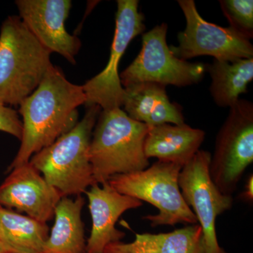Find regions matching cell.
<instances>
[{"label":"cell","mask_w":253,"mask_h":253,"mask_svg":"<svg viewBox=\"0 0 253 253\" xmlns=\"http://www.w3.org/2000/svg\"><path fill=\"white\" fill-rule=\"evenodd\" d=\"M49 234L46 223L0 206V240L12 252L42 253Z\"/></svg>","instance_id":"d6986e66"},{"label":"cell","mask_w":253,"mask_h":253,"mask_svg":"<svg viewBox=\"0 0 253 253\" xmlns=\"http://www.w3.org/2000/svg\"><path fill=\"white\" fill-rule=\"evenodd\" d=\"M0 131L8 133L21 140L23 134V123L18 113L0 103Z\"/></svg>","instance_id":"44dd1931"},{"label":"cell","mask_w":253,"mask_h":253,"mask_svg":"<svg viewBox=\"0 0 253 253\" xmlns=\"http://www.w3.org/2000/svg\"><path fill=\"white\" fill-rule=\"evenodd\" d=\"M116 29L111 54L106 68L83 86L86 107L97 105L101 110L121 108L125 89L121 84L118 67L129 43L146 30L144 15L139 11L137 0H118Z\"/></svg>","instance_id":"ba28073f"},{"label":"cell","mask_w":253,"mask_h":253,"mask_svg":"<svg viewBox=\"0 0 253 253\" xmlns=\"http://www.w3.org/2000/svg\"><path fill=\"white\" fill-rule=\"evenodd\" d=\"M149 126L131 119L121 108L101 110L93 129L89 160L96 184L117 174L149 168L144 141Z\"/></svg>","instance_id":"7a4b0ae2"},{"label":"cell","mask_w":253,"mask_h":253,"mask_svg":"<svg viewBox=\"0 0 253 253\" xmlns=\"http://www.w3.org/2000/svg\"><path fill=\"white\" fill-rule=\"evenodd\" d=\"M104 253H204V235L199 224L168 233L136 234L132 242L112 243Z\"/></svg>","instance_id":"2e32d148"},{"label":"cell","mask_w":253,"mask_h":253,"mask_svg":"<svg viewBox=\"0 0 253 253\" xmlns=\"http://www.w3.org/2000/svg\"><path fill=\"white\" fill-rule=\"evenodd\" d=\"M14 253L0 240V253Z\"/></svg>","instance_id":"603a6c76"},{"label":"cell","mask_w":253,"mask_h":253,"mask_svg":"<svg viewBox=\"0 0 253 253\" xmlns=\"http://www.w3.org/2000/svg\"><path fill=\"white\" fill-rule=\"evenodd\" d=\"M124 89L123 106L131 119L148 126L184 124L181 108L171 102L166 86L156 83H142Z\"/></svg>","instance_id":"5bb4252c"},{"label":"cell","mask_w":253,"mask_h":253,"mask_svg":"<svg viewBox=\"0 0 253 253\" xmlns=\"http://www.w3.org/2000/svg\"><path fill=\"white\" fill-rule=\"evenodd\" d=\"M211 154L199 150L181 169L179 186L186 204L194 213L204 235V253H226L218 243L216 220L230 210L232 196L222 194L210 175Z\"/></svg>","instance_id":"9c48e42d"},{"label":"cell","mask_w":253,"mask_h":253,"mask_svg":"<svg viewBox=\"0 0 253 253\" xmlns=\"http://www.w3.org/2000/svg\"></svg>","instance_id":"cb8c5ba5"},{"label":"cell","mask_w":253,"mask_h":253,"mask_svg":"<svg viewBox=\"0 0 253 253\" xmlns=\"http://www.w3.org/2000/svg\"><path fill=\"white\" fill-rule=\"evenodd\" d=\"M204 130L186 125L163 124L149 126L144 141L148 159L176 163L184 167L200 150L204 142Z\"/></svg>","instance_id":"9a60e30c"},{"label":"cell","mask_w":253,"mask_h":253,"mask_svg":"<svg viewBox=\"0 0 253 253\" xmlns=\"http://www.w3.org/2000/svg\"><path fill=\"white\" fill-rule=\"evenodd\" d=\"M216 137L210 175L222 194L232 196L244 173L253 162V104L239 99Z\"/></svg>","instance_id":"8992f818"},{"label":"cell","mask_w":253,"mask_h":253,"mask_svg":"<svg viewBox=\"0 0 253 253\" xmlns=\"http://www.w3.org/2000/svg\"><path fill=\"white\" fill-rule=\"evenodd\" d=\"M85 101L83 86L68 81L62 70L52 65L36 90L19 105L22 138L7 172L29 162L33 155L74 127L78 108Z\"/></svg>","instance_id":"6da1fadb"},{"label":"cell","mask_w":253,"mask_h":253,"mask_svg":"<svg viewBox=\"0 0 253 253\" xmlns=\"http://www.w3.org/2000/svg\"><path fill=\"white\" fill-rule=\"evenodd\" d=\"M86 190L91 218L90 236L86 241V253H104L105 248L118 242L126 234L116 229V224L123 213L142 206V202L121 194L109 182L94 184Z\"/></svg>","instance_id":"4fadbf2b"},{"label":"cell","mask_w":253,"mask_h":253,"mask_svg":"<svg viewBox=\"0 0 253 253\" xmlns=\"http://www.w3.org/2000/svg\"><path fill=\"white\" fill-rule=\"evenodd\" d=\"M19 17L32 34L50 52L57 53L76 63L81 47L78 37L66 29L65 23L72 7L71 0H17Z\"/></svg>","instance_id":"8fae6325"},{"label":"cell","mask_w":253,"mask_h":253,"mask_svg":"<svg viewBox=\"0 0 253 253\" xmlns=\"http://www.w3.org/2000/svg\"><path fill=\"white\" fill-rule=\"evenodd\" d=\"M182 166L158 161L139 172L117 174L108 182L121 194L144 201L158 210L157 214L143 217L153 227L176 224H196L197 219L189 207L179 186Z\"/></svg>","instance_id":"5b68a950"},{"label":"cell","mask_w":253,"mask_h":253,"mask_svg":"<svg viewBox=\"0 0 253 253\" xmlns=\"http://www.w3.org/2000/svg\"><path fill=\"white\" fill-rule=\"evenodd\" d=\"M51 54L19 16H8L0 29V103L19 106L36 90L53 65Z\"/></svg>","instance_id":"277c9868"},{"label":"cell","mask_w":253,"mask_h":253,"mask_svg":"<svg viewBox=\"0 0 253 253\" xmlns=\"http://www.w3.org/2000/svg\"><path fill=\"white\" fill-rule=\"evenodd\" d=\"M168 25H158L142 36V46L132 63L120 74L123 88L142 83L184 87L197 84L207 65L176 57L167 43Z\"/></svg>","instance_id":"52a82bcc"},{"label":"cell","mask_w":253,"mask_h":253,"mask_svg":"<svg viewBox=\"0 0 253 253\" xmlns=\"http://www.w3.org/2000/svg\"><path fill=\"white\" fill-rule=\"evenodd\" d=\"M101 109L88 106L84 117L71 130L32 156L29 163L62 197L81 196L96 184L89 144Z\"/></svg>","instance_id":"3957f363"},{"label":"cell","mask_w":253,"mask_h":253,"mask_svg":"<svg viewBox=\"0 0 253 253\" xmlns=\"http://www.w3.org/2000/svg\"><path fill=\"white\" fill-rule=\"evenodd\" d=\"M84 200L63 197L54 211V224L42 253H86L82 211Z\"/></svg>","instance_id":"e0dca14e"},{"label":"cell","mask_w":253,"mask_h":253,"mask_svg":"<svg viewBox=\"0 0 253 253\" xmlns=\"http://www.w3.org/2000/svg\"><path fill=\"white\" fill-rule=\"evenodd\" d=\"M219 4L229 27L251 41L253 37V0H221Z\"/></svg>","instance_id":"ffe728a7"},{"label":"cell","mask_w":253,"mask_h":253,"mask_svg":"<svg viewBox=\"0 0 253 253\" xmlns=\"http://www.w3.org/2000/svg\"><path fill=\"white\" fill-rule=\"evenodd\" d=\"M253 174L249 176L248 178L247 181H246V186H245V190L243 191L241 194V198L245 201L247 202H253Z\"/></svg>","instance_id":"7402d4cb"},{"label":"cell","mask_w":253,"mask_h":253,"mask_svg":"<svg viewBox=\"0 0 253 253\" xmlns=\"http://www.w3.org/2000/svg\"><path fill=\"white\" fill-rule=\"evenodd\" d=\"M186 26L178 34L179 45L169 46L176 57L186 61L201 56H211L218 61L234 62L253 58L251 41L229 27L208 22L200 15L193 0H178Z\"/></svg>","instance_id":"30bf717a"},{"label":"cell","mask_w":253,"mask_h":253,"mask_svg":"<svg viewBox=\"0 0 253 253\" xmlns=\"http://www.w3.org/2000/svg\"><path fill=\"white\" fill-rule=\"evenodd\" d=\"M0 185V206L15 208L46 223L54 217L61 195L29 162L10 171Z\"/></svg>","instance_id":"7c38bea8"},{"label":"cell","mask_w":253,"mask_h":253,"mask_svg":"<svg viewBox=\"0 0 253 253\" xmlns=\"http://www.w3.org/2000/svg\"><path fill=\"white\" fill-rule=\"evenodd\" d=\"M211 75V93L219 107H231L239 100L240 95L247 93L248 85L253 80V58L234 62L214 60L207 65Z\"/></svg>","instance_id":"ac0fdd59"}]
</instances>
